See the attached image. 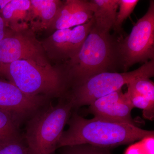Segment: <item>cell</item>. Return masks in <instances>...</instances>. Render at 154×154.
<instances>
[{
    "instance_id": "obj_1",
    "label": "cell",
    "mask_w": 154,
    "mask_h": 154,
    "mask_svg": "<svg viewBox=\"0 0 154 154\" xmlns=\"http://www.w3.org/2000/svg\"><path fill=\"white\" fill-rule=\"evenodd\" d=\"M57 145L65 146L89 144L110 149L133 143L146 138L154 137L153 131L146 130L136 125L94 117L91 119L72 112Z\"/></svg>"
},
{
    "instance_id": "obj_2",
    "label": "cell",
    "mask_w": 154,
    "mask_h": 154,
    "mask_svg": "<svg viewBox=\"0 0 154 154\" xmlns=\"http://www.w3.org/2000/svg\"><path fill=\"white\" fill-rule=\"evenodd\" d=\"M120 38L100 32L93 25L76 55L58 66L65 78L66 90L95 75L116 72L122 69L119 53Z\"/></svg>"
},
{
    "instance_id": "obj_3",
    "label": "cell",
    "mask_w": 154,
    "mask_h": 154,
    "mask_svg": "<svg viewBox=\"0 0 154 154\" xmlns=\"http://www.w3.org/2000/svg\"><path fill=\"white\" fill-rule=\"evenodd\" d=\"M0 77L30 96L60 98L66 91L65 78L58 67L22 59L0 67Z\"/></svg>"
},
{
    "instance_id": "obj_4",
    "label": "cell",
    "mask_w": 154,
    "mask_h": 154,
    "mask_svg": "<svg viewBox=\"0 0 154 154\" xmlns=\"http://www.w3.org/2000/svg\"><path fill=\"white\" fill-rule=\"evenodd\" d=\"M73 107L62 97L56 105L48 104L27 120L24 140L28 154H57V145Z\"/></svg>"
},
{
    "instance_id": "obj_5",
    "label": "cell",
    "mask_w": 154,
    "mask_h": 154,
    "mask_svg": "<svg viewBox=\"0 0 154 154\" xmlns=\"http://www.w3.org/2000/svg\"><path fill=\"white\" fill-rule=\"evenodd\" d=\"M154 75V60L149 61L132 71L106 72L91 77L85 82L68 88L62 97L70 101L73 109L90 105L97 99L121 89L137 78Z\"/></svg>"
},
{
    "instance_id": "obj_6",
    "label": "cell",
    "mask_w": 154,
    "mask_h": 154,
    "mask_svg": "<svg viewBox=\"0 0 154 154\" xmlns=\"http://www.w3.org/2000/svg\"><path fill=\"white\" fill-rule=\"evenodd\" d=\"M119 53L123 72L135 64L154 60V1H150L146 13L138 20L129 35L120 38Z\"/></svg>"
},
{
    "instance_id": "obj_7",
    "label": "cell",
    "mask_w": 154,
    "mask_h": 154,
    "mask_svg": "<svg viewBox=\"0 0 154 154\" xmlns=\"http://www.w3.org/2000/svg\"><path fill=\"white\" fill-rule=\"evenodd\" d=\"M22 59L50 65L41 42L37 40L31 28H8L5 37L0 41V67Z\"/></svg>"
},
{
    "instance_id": "obj_8",
    "label": "cell",
    "mask_w": 154,
    "mask_h": 154,
    "mask_svg": "<svg viewBox=\"0 0 154 154\" xmlns=\"http://www.w3.org/2000/svg\"><path fill=\"white\" fill-rule=\"evenodd\" d=\"M94 24V18L84 25L56 30L41 42L45 53L51 59L63 63L79 51Z\"/></svg>"
},
{
    "instance_id": "obj_9",
    "label": "cell",
    "mask_w": 154,
    "mask_h": 154,
    "mask_svg": "<svg viewBox=\"0 0 154 154\" xmlns=\"http://www.w3.org/2000/svg\"><path fill=\"white\" fill-rule=\"evenodd\" d=\"M49 99L29 96L8 81L0 79V109L11 113L20 125L49 104Z\"/></svg>"
},
{
    "instance_id": "obj_10",
    "label": "cell",
    "mask_w": 154,
    "mask_h": 154,
    "mask_svg": "<svg viewBox=\"0 0 154 154\" xmlns=\"http://www.w3.org/2000/svg\"><path fill=\"white\" fill-rule=\"evenodd\" d=\"M133 108L128 95L121 89L97 99L88 110L94 117L136 125L131 114Z\"/></svg>"
},
{
    "instance_id": "obj_11",
    "label": "cell",
    "mask_w": 154,
    "mask_h": 154,
    "mask_svg": "<svg viewBox=\"0 0 154 154\" xmlns=\"http://www.w3.org/2000/svg\"><path fill=\"white\" fill-rule=\"evenodd\" d=\"M94 16L90 1L66 0L63 1L49 29H68L88 23Z\"/></svg>"
},
{
    "instance_id": "obj_12",
    "label": "cell",
    "mask_w": 154,
    "mask_h": 154,
    "mask_svg": "<svg viewBox=\"0 0 154 154\" xmlns=\"http://www.w3.org/2000/svg\"><path fill=\"white\" fill-rule=\"evenodd\" d=\"M128 95L134 107L143 110L145 118L152 120L154 116V84L149 78L141 77L127 85Z\"/></svg>"
},
{
    "instance_id": "obj_13",
    "label": "cell",
    "mask_w": 154,
    "mask_h": 154,
    "mask_svg": "<svg viewBox=\"0 0 154 154\" xmlns=\"http://www.w3.org/2000/svg\"><path fill=\"white\" fill-rule=\"evenodd\" d=\"M28 21L34 32L49 29L62 4L59 0H30Z\"/></svg>"
},
{
    "instance_id": "obj_14",
    "label": "cell",
    "mask_w": 154,
    "mask_h": 154,
    "mask_svg": "<svg viewBox=\"0 0 154 154\" xmlns=\"http://www.w3.org/2000/svg\"><path fill=\"white\" fill-rule=\"evenodd\" d=\"M94 19V27L104 33L114 29L119 8V0H91Z\"/></svg>"
},
{
    "instance_id": "obj_15",
    "label": "cell",
    "mask_w": 154,
    "mask_h": 154,
    "mask_svg": "<svg viewBox=\"0 0 154 154\" xmlns=\"http://www.w3.org/2000/svg\"><path fill=\"white\" fill-rule=\"evenodd\" d=\"M30 6V0H10L0 12V16L8 28L11 29L25 28L26 27H22L19 22L21 21L26 24L24 21H28Z\"/></svg>"
},
{
    "instance_id": "obj_16",
    "label": "cell",
    "mask_w": 154,
    "mask_h": 154,
    "mask_svg": "<svg viewBox=\"0 0 154 154\" xmlns=\"http://www.w3.org/2000/svg\"><path fill=\"white\" fill-rule=\"evenodd\" d=\"M20 125L11 113L0 109V132L10 139L22 137Z\"/></svg>"
},
{
    "instance_id": "obj_17",
    "label": "cell",
    "mask_w": 154,
    "mask_h": 154,
    "mask_svg": "<svg viewBox=\"0 0 154 154\" xmlns=\"http://www.w3.org/2000/svg\"><path fill=\"white\" fill-rule=\"evenodd\" d=\"M57 150V154H111L109 149L89 144L65 146Z\"/></svg>"
},
{
    "instance_id": "obj_18",
    "label": "cell",
    "mask_w": 154,
    "mask_h": 154,
    "mask_svg": "<svg viewBox=\"0 0 154 154\" xmlns=\"http://www.w3.org/2000/svg\"><path fill=\"white\" fill-rule=\"evenodd\" d=\"M139 2L138 0H119V11L116 15L113 29L116 33L121 35L122 23L132 13Z\"/></svg>"
},
{
    "instance_id": "obj_19",
    "label": "cell",
    "mask_w": 154,
    "mask_h": 154,
    "mask_svg": "<svg viewBox=\"0 0 154 154\" xmlns=\"http://www.w3.org/2000/svg\"><path fill=\"white\" fill-rule=\"evenodd\" d=\"M0 154H28L24 139L21 137L0 143Z\"/></svg>"
},
{
    "instance_id": "obj_20",
    "label": "cell",
    "mask_w": 154,
    "mask_h": 154,
    "mask_svg": "<svg viewBox=\"0 0 154 154\" xmlns=\"http://www.w3.org/2000/svg\"><path fill=\"white\" fill-rule=\"evenodd\" d=\"M8 27L2 17L0 16V41L3 39L5 35Z\"/></svg>"
},
{
    "instance_id": "obj_21",
    "label": "cell",
    "mask_w": 154,
    "mask_h": 154,
    "mask_svg": "<svg viewBox=\"0 0 154 154\" xmlns=\"http://www.w3.org/2000/svg\"><path fill=\"white\" fill-rule=\"evenodd\" d=\"M10 139L6 137L5 136H4V135L2 134L1 132H0V143H2L6 141L10 140Z\"/></svg>"
}]
</instances>
